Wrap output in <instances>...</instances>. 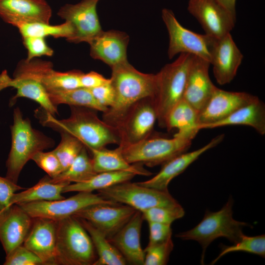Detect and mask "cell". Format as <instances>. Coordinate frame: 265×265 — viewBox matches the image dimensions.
Here are the masks:
<instances>
[{
    "instance_id": "41",
    "label": "cell",
    "mask_w": 265,
    "mask_h": 265,
    "mask_svg": "<svg viewBox=\"0 0 265 265\" xmlns=\"http://www.w3.org/2000/svg\"><path fill=\"white\" fill-rule=\"evenodd\" d=\"M22 39L24 45L27 51L26 60L30 61L43 55L51 56L53 54V50L48 45L45 38L26 36Z\"/></svg>"
},
{
    "instance_id": "34",
    "label": "cell",
    "mask_w": 265,
    "mask_h": 265,
    "mask_svg": "<svg viewBox=\"0 0 265 265\" xmlns=\"http://www.w3.org/2000/svg\"><path fill=\"white\" fill-rule=\"evenodd\" d=\"M17 27L22 37L34 36L45 38L52 36L55 38H65L68 41L74 33L72 25L67 21L57 25L44 23H24L18 25Z\"/></svg>"
},
{
    "instance_id": "24",
    "label": "cell",
    "mask_w": 265,
    "mask_h": 265,
    "mask_svg": "<svg viewBox=\"0 0 265 265\" xmlns=\"http://www.w3.org/2000/svg\"><path fill=\"white\" fill-rule=\"evenodd\" d=\"M141 212L136 211L129 221L112 237L108 238L127 263L144 265V251L140 243L142 224Z\"/></svg>"
},
{
    "instance_id": "8",
    "label": "cell",
    "mask_w": 265,
    "mask_h": 265,
    "mask_svg": "<svg viewBox=\"0 0 265 265\" xmlns=\"http://www.w3.org/2000/svg\"><path fill=\"white\" fill-rule=\"evenodd\" d=\"M161 17L169 35L168 56L171 59L178 53H187L211 63L212 51L217 39L206 34H200L184 27L173 12L164 8Z\"/></svg>"
},
{
    "instance_id": "16",
    "label": "cell",
    "mask_w": 265,
    "mask_h": 265,
    "mask_svg": "<svg viewBox=\"0 0 265 265\" xmlns=\"http://www.w3.org/2000/svg\"><path fill=\"white\" fill-rule=\"evenodd\" d=\"M257 98L246 92L225 91L216 87L205 106L199 112L200 130L225 119L238 108Z\"/></svg>"
},
{
    "instance_id": "37",
    "label": "cell",
    "mask_w": 265,
    "mask_h": 265,
    "mask_svg": "<svg viewBox=\"0 0 265 265\" xmlns=\"http://www.w3.org/2000/svg\"><path fill=\"white\" fill-rule=\"evenodd\" d=\"M144 220L148 222L171 224L185 215V211L180 205L172 207H155L142 212Z\"/></svg>"
},
{
    "instance_id": "14",
    "label": "cell",
    "mask_w": 265,
    "mask_h": 265,
    "mask_svg": "<svg viewBox=\"0 0 265 265\" xmlns=\"http://www.w3.org/2000/svg\"><path fill=\"white\" fill-rule=\"evenodd\" d=\"M187 10L205 34L215 39L230 33L236 22V18L216 0H188Z\"/></svg>"
},
{
    "instance_id": "13",
    "label": "cell",
    "mask_w": 265,
    "mask_h": 265,
    "mask_svg": "<svg viewBox=\"0 0 265 265\" xmlns=\"http://www.w3.org/2000/svg\"><path fill=\"white\" fill-rule=\"evenodd\" d=\"M99 0H82L77 4H66L59 9L57 15L74 28V35L68 42L88 43L103 30L96 8Z\"/></svg>"
},
{
    "instance_id": "12",
    "label": "cell",
    "mask_w": 265,
    "mask_h": 265,
    "mask_svg": "<svg viewBox=\"0 0 265 265\" xmlns=\"http://www.w3.org/2000/svg\"><path fill=\"white\" fill-rule=\"evenodd\" d=\"M157 121L155 98L138 101L131 108L118 128L121 138L118 146L133 144L148 137Z\"/></svg>"
},
{
    "instance_id": "4",
    "label": "cell",
    "mask_w": 265,
    "mask_h": 265,
    "mask_svg": "<svg viewBox=\"0 0 265 265\" xmlns=\"http://www.w3.org/2000/svg\"><path fill=\"white\" fill-rule=\"evenodd\" d=\"M97 259L91 238L76 217L57 221L56 265H93Z\"/></svg>"
},
{
    "instance_id": "20",
    "label": "cell",
    "mask_w": 265,
    "mask_h": 265,
    "mask_svg": "<svg viewBox=\"0 0 265 265\" xmlns=\"http://www.w3.org/2000/svg\"><path fill=\"white\" fill-rule=\"evenodd\" d=\"M129 42V36L125 32L114 29L102 30L88 43L90 55L111 68L128 61L127 50Z\"/></svg>"
},
{
    "instance_id": "17",
    "label": "cell",
    "mask_w": 265,
    "mask_h": 265,
    "mask_svg": "<svg viewBox=\"0 0 265 265\" xmlns=\"http://www.w3.org/2000/svg\"><path fill=\"white\" fill-rule=\"evenodd\" d=\"M57 221L43 217L33 218L30 230L23 243L37 256L43 265H55Z\"/></svg>"
},
{
    "instance_id": "7",
    "label": "cell",
    "mask_w": 265,
    "mask_h": 265,
    "mask_svg": "<svg viewBox=\"0 0 265 265\" xmlns=\"http://www.w3.org/2000/svg\"><path fill=\"white\" fill-rule=\"evenodd\" d=\"M192 140L176 134L171 138L150 135L137 143L118 147L129 163L153 167L185 152Z\"/></svg>"
},
{
    "instance_id": "40",
    "label": "cell",
    "mask_w": 265,
    "mask_h": 265,
    "mask_svg": "<svg viewBox=\"0 0 265 265\" xmlns=\"http://www.w3.org/2000/svg\"><path fill=\"white\" fill-rule=\"evenodd\" d=\"M4 265H40L41 260L23 244L13 249L6 255Z\"/></svg>"
},
{
    "instance_id": "6",
    "label": "cell",
    "mask_w": 265,
    "mask_h": 265,
    "mask_svg": "<svg viewBox=\"0 0 265 265\" xmlns=\"http://www.w3.org/2000/svg\"><path fill=\"white\" fill-rule=\"evenodd\" d=\"M193 55L182 53L173 62L164 65L156 74L157 93L156 106L159 126L165 127L167 116L183 99L187 75Z\"/></svg>"
},
{
    "instance_id": "2",
    "label": "cell",
    "mask_w": 265,
    "mask_h": 265,
    "mask_svg": "<svg viewBox=\"0 0 265 265\" xmlns=\"http://www.w3.org/2000/svg\"><path fill=\"white\" fill-rule=\"evenodd\" d=\"M69 118L57 120L42 108L37 109L36 116L42 125L59 132L68 133L80 140L88 149H100L121 142L118 129L101 120L93 109L70 106Z\"/></svg>"
},
{
    "instance_id": "23",
    "label": "cell",
    "mask_w": 265,
    "mask_h": 265,
    "mask_svg": "<svg viewBox=\"0 0 265 265\" xmlns=\"http://www.w3.org/2000/svg\"><path fill=\"white\" fill-rule=\"evenodd\" d=\"M224 135H218L212 138L208 144L195 151L182 153L164 164L160 170L151 179L137 183L142 186L158 190L167 191L170 182L183 173L192 162L206 151L219 144Z\"/></svg>"
},
{
    "instance_id": "1",
    "label": "cell",
    "mask_w": 265,
    "mask_h": 265,
    "mask_svg": "<svg viewBox=\"0 0 265 265\" xmlns=\"http://www.w3.org/2000/svg\"><path fill=\"white\" fill-rule=\"evenodd\" d=\"M110 83L115 92L112 106L103 113V120L118 129L131 108L146 98H155L156 74L142 73L128 61L111 68Z\"/></svg>"
},
{
    "instance_id": "19",
    "label": "cell",
    "mask_w": 265,
    "mask_h": 265,
    "mask_svg": "<svg viewBox=\"0 0 265 265\" xmlns=\"http://www.w3.org/2000/svg\"><path fill=\"white\" fill-rule=\"evenodd\" d=\"M51 16L45 0H0V17L16 27L24 23H50Z\"/></svg>"
},
{
    "instance_id": "39",
    "label": "cell",
    "mask_w": 265,
    "mask_h": 265,
    "mask_svg": "<svg viewBox=\"0 0 265 265\" xmlns=\"http://www.w3.org/2000/svg\"><path fill=\"white\" fill-rule=\"evenodd\" d=\"M31 160L51 178H55L63 171L61 163L53 150L47 152L39 151L33 156Z\"/></svg>"
},
{
    "instance_id": "28",
    "label": "cell",
    "mask_w": 265,
    "mask_h": 265,
    "mask_svg": "<svg viewBox=\"0 0 265 265\" xmlns=\"http://www.w3.org/2000/svg\"><path fill=\"white\" fill-rule=\"evenodd\" d=\"M198 115L199 112L183 99L168 113L165 128L176 129V134L192 140L200 131Z\"/></svg>"
},
{
    "instance_id": "46",
    "label": "cell",
    "mask_w": 265,
    "mask_h": 265,
    "mask_svg": "<svg viewBox=\"0 0 265 265\" xmlns=\"http://www.w3.org/2000/svg\"><path fill=\"white\" fill-rule=\"evenodd\" d=\"M231 14L236 18V0H216Z\"/></svg>"
},
{
    "instance_id": "33",
    "label": "cell",
    "mask_w": 265,
    "mask_h": 265,
    "mask_svg": "<svg viewBox=\"0 0 265 265\" xmlns=\"http://www.w3.org/2000/svg\"><path fill=\"white\" fill-rule=\"evenodd\" d=\"M84 146L70 166L54 178L53 183H80L87 181L97 173L94 170L92 159Z\"/></svg>"
},
{
    "instance_id": "29",
    "label": "cell",
    "mask_w": 265,
    "mask_h": 265,
    "mask_svg": "<svg viewBox=\"0 0 265 265\" xmlns=\"http://www.w3.org/2000/svg\"><path fill=\"white\" fill-rule=\"evenodd\" d=\"M78 219L89 235L96 252L97 259L93 265L127 264L123 256L101 231L88 221Z\"/></svg>"
},
{
    "instance_id": "3",
    "label": "cell",
    "mask_w": 265,
    "mask_h": 265,
    "mask_svg": "<svg viewBox=\"0 0 265 265\" xmlns=\"http://www.w3.org/2000/svg\"><path fill=\"white\" fill-rule=\"evenodd\" d=\"M11 147L6 162L5 177L17 184L20 174L27 162L39 151L54 145L53 140L33 129L30 120L23 118L19 107L13 111V123L10 126Z\"/></svg>"
},
{
    "instance_id": "15",
    "label": "cell",
    "mask_w": 265,
    "mask_h": 265,
    "mask_svg": "<svg viewBox=\"0 0 265 265\" xmlns=\"http://www.w3.org/2000/svg\"><path fill=\"white\" fill-rule=\"evenodd\" d=\"M136 211L119 203L100 204L84 208L73 216L88 221L109 238L129 221Z\"/></svg>"
},
{
    "instance_id": "30",
    "label": "cell",
    "mask_w": 265,
    "mask_h": 265,
    "mask_svg": "<svg viewBox=\"0 0 265 265\" xmlns=\"http://www.w3.org/2000/svg\"><path fill=\"white\" fill-rule=\"evenodd\" d=\"M68 183H53L50 177H45L31 187L21 192H16L12 196L9 206L42 201L62 199L64 187Z\"/></svg>"
},
{
    "instance_id": "38",
    "label": "cell",
    "mask_w": 265,
    "mask_h": 265,
    "mask_svg": "<svg viewBox=\"0 0 265 265\" xmlns=\"http://www.w3.org/2000/svg\"><path fill=\"white\" fill-rule=\"evenodd\" d=\"M174 248L172 237L164 242L148 244L144 250V265H165L169 260L171 252Z\"/></svg>"
},
{
    "instance_id": "44",
    "label": "cell",
    "mask_w": 265,
    "mask_h": 265,
    "mask_svg": "<svg viewBox=\"0 0 265 265\" xmlns=\"http://www.w3.org/2000/svg\"><path fill=\"white\" fill-rule=\"evenodd\" d=\"M24 189L6 177L0 176V211L9 206L10 200L14 193Z\"/></svg>"
},
{
    "instance_id": "35",
    "label": "cell",
    "mask_w": 265,
    "mask_h": 265,
    "mask_svg": "<svg viewBox=\"0 0 265 265\" xmlns=\"http://www.w3.org/2000/svg\"><path fill=\"white\" fill-rule=\"evenodd\" d=\"M220 247V253L211 264H215L222 256L233 252L244 251L265 257V236L249 237L243 234L240 240L233 245L227 246L222 244Z\"/></svg>"
},
{
    "instance_id": "11",
    "label": "cell",
    "mask_w": 265,
    "mask_h": 265,
    "mask_svg": "<svg viewBox=\"0 0 265 265\" xmlns=\"http://www.w3.org/2000/svg\"><path fill=\"white\" fill-rule=\"evenodd\" d=\"M82 73L77 70L65 72L57 71L53 69L51 62L33 59L19 62L13 77L33 79L49 91L80 87V77Z\"/></svg>"
},
{
    "instance_id": "32",
    "label": "cell",
    "mask_w": 265,
    "mask_h": 265,
    "mask_svg": "<svg viewBox=\"0 0 265 265\" xmlns=\"http://www.w3.org/2000/svg\"><path fill=\"white\" fill-rule=\"evenodd\" d=\"M47 92L51 102L56 106L60 104H66L89 108L103 113L107 109L97 102L90 89L87 88L80 87L70 89L51 90Z\"/></svg>"
},
{
    "instance_id": "18",
    "label": "cell",
    "mask_w": 265,
    "mask_h": 265,
    "mask_svg": "<svg viewBox=\"0 0 265 265\" xmlns=\"http://www.w3.org/2000/svg\"><path fill=\"white\" fill-rule=\"evenodd\" d=\"M32 220L33 218L17 204L0 211V241L6 255L23 244Z\"/></svg>"
},
{
    "instance_id": "36",
    "label": "cell",
    "mask_w": 265,
    "mask_h": 265,
    "mask_svg": "<svg viewBox=\"0 0 265 265\" xmlns=\"http://www.w3.org/2000/svg\"><path fill=\"white\" fill-rule=\"evenodd\" d=\"M60 133V142L53 151L59 159L63 171L72 163L85 145L78 138L68 133Z\"/></svg>"
},
{
    "instance_id": "27",
    "label": "cell",
    "mask_w": 265,
    "mask_h": 265,
    "mask_svg": "<svg viewBox=\"0 0 265 265\" xmlns=\"http://www.w3.org/2000/svg\"><path fill=\"white\" fill-rule=\"evenodd\" d=\"M89 149L92 153L91 159L96 173L126 171L136 175L146 176L152 175V173L144 169L142 164L129 163L123 157L119 147L114 150H108L105 147Z\"/></svg>"
},
{
    "instance_id": "25",
    "label": "cell",
    "mask_w": 265,
    "mask_h": 265,
    "mask_svg": "<svg viewBox=\"0 0 265 265\" xmlns=\"http://www.w3.org/2000/svg\"><path fill=\"white\" fill-rule=\"evenodd\" d=\"M12 87L17 90L9 102L12 106L19 98H26L38 103L44 110L54 116L58 114L57 106L51 102L46 88L38 81L29 78H9L6 71L0 75V91Z\"/></svg>"
},
{
    "instance_id": "42",
    "label": "cell",
    "mask_w": 265,
    "mask_h": 265,
    "mask_svg": "<svg viewBox=\"0 0 265 265\" xmlns=\"http://www.w3.org/2000/svg\"><path fill=\"white\" fill-rule=\"evenodd\" d=\"M149 245L162 242L172 237L171 224L148 222Z\"/></svg>"
},
{
    "instance_id": "26",
    "label": "cell",
    "mask_w": 265,
    "mask_h": 265,
    "mask_svg": "<svg viewBox=\"0 0 265 265\" xmlns=\"http://www.w3.org/2000/svg\"><path fill=\"white\" fill-rule=\"evenodd\" d=\"M230 125H245L254 128L259 133L265 134V106L258 97L238 108L225 119L207 126L212 129Z\"/></svg>"
},
{
    "instance_id": "21",
    "label": "cell",
    "mask_w": 265,
    "mask_h": 265,
    "mask_svg": "<svg viewBox=\"0 0 265 265\" xmlns=\"http://www.w3.org/2000/svg\"><path fill=\"white\" fill-rule=\"evenodd\" d=\"M208 61L193 56L189 69L183 99L199 112L216 87L211 80Z\"/></svg>"
},
{
    "instance_id": "22",
    "label": "cell",
    "mask_w": 265,
    "mask_h": 265,
    "mask_svg": "<svg viewBox=\"0 0 265 265\" xmlns=\"http://www.w3.org/2000/svg\"><path fill=\"white\" fill-rule=\"evenodd\" d=\"M243 58L230 33L216 40L210 64L219 84L225 85L233 80Z\"/></svg>"
},
{
    "instance_id": "10",
    "label": "cell",
    "mask_w": 265,
    "mask_h": 265,
    "mask_svg": "<svg viewBox=\"0 0 265 265\" xmlns=\"http://www.w3.org/2000/svg\"><path fill=\"white\" fill-rule=\"evenodd\" d=\"M112 203H116L105 198L99 193L81 191L67 199L33 202L19 205L32 218L43 217L57 221L73 216L90 206Z\"/></svg>"
},
{
    "instance_id": "31",
    "label": "cell",
    "mask_w": 265,
    "mask_h": 265,
    "mask_svg": "<svg viewBox=\"0 0 265 265\" xmlns=\"http://www.w3.org/2000/svg\"><path fill=\"white\" fill-rule=\"evenodd\" d=\"M135 175L134 173L126 171L97 173L86 181L66 185L63 189V193L99 191L121 183L130 181Z\"/></svg>"
},
{
    "instance_id": "45",
    "label": "cell",
    "mask_w": 265,
    "mask_h": 265,
    "mask_svg": "<svg viewBox=\"0 0 265 265\" xmlns=\"http://www.w3.org/2000/svg\"><path fill=\"white\" fill-rule=\"evenodd\" d=\"M109 81L110 79H106L95 71H91L86 74L82 73L80 77L81 87L88 89L101 86Z\"/></svg>"
},
{
    "instance_id": "5",
    "label": "cell",
    "mask_w": 265,
    "mask_h": 265,
    "mask_svg": "<svg viewBox=\"0 0 265 265\" xmlns=\"http://www.w3.org/2000/svg\"><path fill=\"white\" fill-rule=\"evenodd\" d=\"M234 201L230 197L226 204L218 211H207L203 218L192 229L178 233L176 237L182 240H193L202 247L201 263L204 262L206 250L210 243L219 237H223L235 243L243 235V228L247 223L233 217Z\"/></svg>"
},
{
    "instance_id": "43",
    "label": "cell",
    "mask_w": 265,
    "mask_h": 265,
    "mask_svg": "<svg viewBox=\"0 0 265 265\" xmlns=\"http://www.w3.org/2000/svg\"><path fill=\"white\" fill-rule=\"evenodd\" d=\"M97 102L102 106L108 109L112 106L115 100V92L110 83L90 89Z\"/></svg>"
},
{
    "instance_id": "9",
    "label": "cell",
    "mask_w": 265,
    "mask_h": 265,
    "mask_svg": "<svg viewBox=\"0 0 265 265\" xmlns=\"http://www.w3.org/2000/svg\"><path fill=\"white\" fill-rule=\"evenodd\" d=\"M105 198L142 212L155 207L180 205L168 190H158L127 181L98 191Z\"/></svg>"
}]
</instances>
